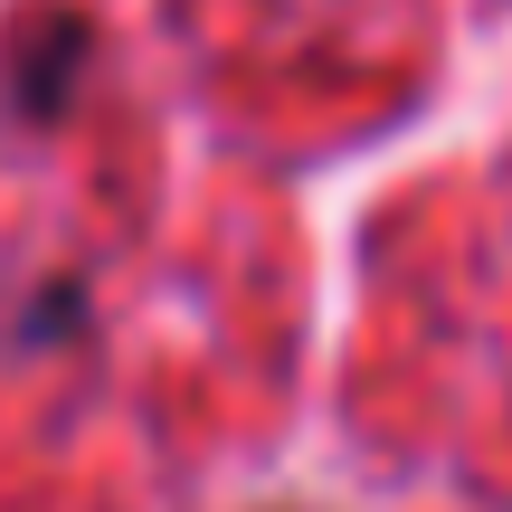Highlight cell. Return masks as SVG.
<instances>
[{
	"mask_svg": "<svg viewBox=\"0 0 512 512\" xmlns=\"http://www.w3.org/2000/svg\"><path fill=\"white\" fill-rule=\"evenodd\" d=\"M86 57H95L86 19H67V10L29 19V29L10 38V57H0V114H10V124H29V133H48L57 114L76 105V76H86Z\"/></svg>",
	"mask_w": 512,
	"mask_h": 512,
	"instance_id": "obj_1",
	"label": "cell"
},
{
	"mask_svg": "<svg viewBox=\"0 0 512 512\" xmlns=\"http://www.w3.org/2000/svg\"><path fill=\"white\" fill-rule=\"evenodd\" d=\"M95 323V304H86V275H48V285L19 304V323H10V342L19 351H57V342H76V332Z\"/></svg>",
	"mask_w": 512,
	"mask_h": 512,
	"instance_id": "obj_2",
	"label": "cell"
}]
</instances>
